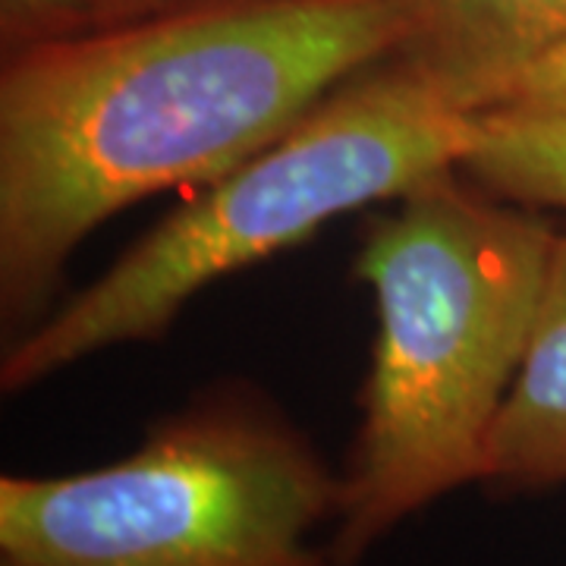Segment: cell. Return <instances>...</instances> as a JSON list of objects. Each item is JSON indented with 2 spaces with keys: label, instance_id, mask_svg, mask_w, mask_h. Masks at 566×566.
<instances>
[{
  "label": "cell",
  "instance_id": "obj_9",
  "mask_svg": "<svg viewBox=\"0 0 566 566\" xmlns=\"http://www.w3.org/2000/svg\"><path fill=\"white\" fill-rule=\"evenodd\" d=\"M491 111L566 114V44L528 63L523 73H516Z\"/></svg>",
  "mask_w": 566,
  "mask_h": 566
},
{
  "label": "cell",
  "instance_id": "obj_7",
  "mask_svg": "<svg viewBox=\"0 0 566 566\" xmlns=\"http://www.w3.org/2000/svg\"><path fill=\"white\" fill-rule=\"evenodd\" d=\"M460 170L506 202L566 211V114H479V136Z\"/></svg>",
  "mask_w": 566,
  "mask_h": 566
},
{
  "label": "cell",
  "instance_id": "obj_10",
  "mask_svg": "<svg viewBox=\"0 0 566 566\" xmlns=\"http://www.w3.org/2000/svg\"><path fill=\"white\" fill-rule=\"evenodd\" d=\"M170 3L180 0H85V10H88V25H111V22L136 20Z\"/></svg>",
  "mask_w": 566,
  "mask_h": 566
},
{
  "label": "cell",
  "instance_id": "obj_8",
  "mask_svg": "<svg viewBox=\"0 0 566 566\" xmlns=\"http://www.w3.org/2000/svg\"><path fill=\"white\" fill-rule=\"evenodd\" d=\"M7 51L35 41L73 35L88 25L85 0H0Z\"/></svg>",
  "mask_w": 566,
  "mask_h": 566
},
{
  "label": "cell",
  "instance_id": "obj_11",
  "mask_svg": "<svg viewBox=\"0 0 566 566\" xmlns=\"http://www.w3.org/2000/svg\"><path fill=\"white\" fill-rule=\"evenodd\" d=\"M3 566H7V564H3Z\"/></svg>",
  "mask_w": 566,
  "mask_h": 566
},
{
  "label": "cell",
  "instance_id": "obj_1",
  "mask_svg": "<svg viewBox=\"0 0 566 566\" xmlns=\"http://www.w3.org/2000/svg\"><path fill=\"white\" fill-rule=\"evenodd\" d=\"M416 29L419 0H180L7 51L3 318L41 308L107 218L230 174Z\"/></svg>",
  "mask_w": 566,
  "mask_h": 566
},
{
  "label": "cell",
  "instance_id": "obj_3",
  "mask_svg": "<svg viewBox=\"0 0 566 566\" xmlns=\"http://www.w3.org/2000/svg\"><path fill=\"white\" fill-rule=\"evenodd\" d=\"M475 136L479 114L457 107L403 54L356 73L22 334L0 363L3 394L111 346L161 337L205 286L296 245L337 214L394 202L463 167Z\"/></svg>",
  "mask_w": 566,
  "mask_h": 566
},
{
  "label": "cell",
  "instance_id": "obj_2",
  "mask_svg": "<svg viewBox=\"0 0 566 566\" xmlns=\"http://www.w3.org/2000/svg\"><path fill=\"white\" fill-rule=\"evenodd\" d=\"M368 227L359 274L378 337L340 485L337 566L453 488L482 482L488 441L526 359L554 230L444 170Z\"/></svg>",
  "mask_w": 566,
  "mask_h": 566
},
{
  "label": "cell",
  "instance_id": "obj_4",
  "mask_svg": "<svg viewBox=\"0 0 566 566\" xmlns=\"http://www.w3.org/2000/svg\"><path fill=\"white\" fill-rule=\"evenodd\" d=\"M340 485L281 412L211 394L139 450L70 475L0 479L7 566H337L312 545Z\"/></svg>",
  "mask_w": 566,
  "mask_h": 566
},
{
  "label": "cell",
  "instance_id": "obj_5",
  "mask_svg": "<svg viewBox=\"0 0 566 566\" xmlns=\"http://www.w3.org/2000/svg\"><path fill=\"white\" fill-rule=\"evenodd\" d=\"M566 44V0H419L412 61L457 107L485 114L506 82Z\"/></svg>",
  "mask_w": 566,
  "mask_h": 566
},
{
  "label": "cell",
  "instance_id": "obj_6",
  "mask_svg": "<svg viewBox=\"0 0 566 566\" xmlns=\"http://www.w3.org/2000/svg\"><path fill=\"white\" fill-rule=\"evenodd\" d=\"M482 482L504 491L566 482V237H554L535 331L491 431Z\"/></svg>",
  "mask_w": 566,
  "mask_h": 566
}]
</instances>
